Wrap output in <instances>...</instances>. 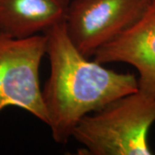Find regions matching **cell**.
<instances>
[{"instance_id": "3", "label": "cell", "mask_w": 155, "mask_h": 155, "mask_svg": "<svg viewBox=\"0 0 155 155\" xmlns=\"http://www.w3.org/2000/svg\"><path fill=\"white\" fill-rule=\"evenodd\" d=\"M46 45L44 34L19 39L0 32V113L17 107L48 123L39 80Z\"/></svg>"}, {"instance_id": "6", "label": "cell", "mask_w": 155, "mask_h": 155, "mask_svg": "<svg viewBox=\"0 0 155 155\" xmlns=\"http://www.w3.org/2000/svg\"><path fill=\"white\" fill-rule=\"evenodd\" d=\"M71 0H0V32L13 38L43 34L65 22Z\"/></svg>"}, {"instance_id": "5", "label": "cell", "mask_w": 155, "mask_h": 155, "mask_svg": "<svg viewBox=\"0 0 155 155\" xmlns=\"http://www.w3.org/2000/svg\"><path fill=\"white\" fill-rule=\"evenodd\" d=\"M94 60L131 65L139 72V90L155 97V6L150 5L134 25L97 50Z\"/></svg>"}, {"instance_id": "2", "label": "cell", "mask_w": 155, "mask_h": 155, "mask_svg": "<svg viewBox=\"0 0 155 155\" xmlns=\"http://www.w3.org/2000/svg\"><path fill=\"white\" fill-rule=\"evenodd\" d=\"M155 122V97L138 90L83 117L72 138L81 154L151 155L150 127Z\"/></svg>"}, {"instance_id": "7", "label": "cell", "mask_w": 155, "mask_h": 155, "mask_svg": "<svg viewBox=\"0 0 155 155\" xmlns=\"http://www.w3.org/2000/svg\"><path fill=\"white\" fill-rule=\"evenodd\" d=\"M149 2L151 5H153L155 6V0H149Z\"/></svg>"}, {"instance_id": "4", "label": "cell", "mask_w": 155, "mask_h": 155, "mask_svg": "<svg viewBox=\"0 0 155 155\" xmlns=\"http://www.w3.org/2000/svg\"><path fill=\"white\" fill-rule=\"evenodd\" d=\"M150 5L149 0H72L66 30L78 49L91 57L134 25Z\"/></svg>"}, {"instance_id": "1", "label": "cell", "mask_w": 155, "mask_h": 155, "mask_svg": "<svg viewBox=\"0 0 155 155\" xmlns=\"http://www.w3.org/2000/svg\"><path fill=\"white\" fill-rule=\"evenodd\" d=\"M43 34L50 61L49 78L41 90L47 125L53 140L63 145L83 117L138 91V78L90 61L69 38L65 22Z\"/></svg>"}]
</instances>
